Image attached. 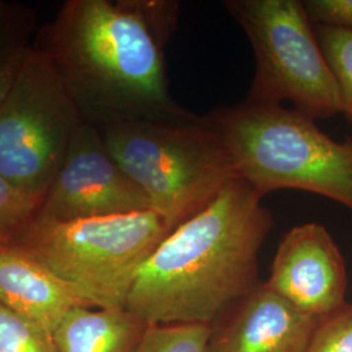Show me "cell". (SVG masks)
<instances>
[{
  "mask_svg": "<svg viewBox=\"0 0 352 352\" xmlns=\"http://www.w3.org/2000/svg\"><path fill=\"white\" fill-rule=\"evenodd\" d=\"M179 4L170 0H67L34 46L62 78L85 123L104 128L180 118L164 47Z\"/></svg>",
  "mask_w": 352,
  "mask_h": 352,
  "instance_id": "1",
  "label": "cell"
},
{
  "mask_svg": "<svg viewBox=\"0 0 352 352\" xmlns=\"http://www.w3.org/2000/svg\"><path fill=\"white\" fill-rule=\"evenodd\" d=\"M273 226L263 196L232 179L153 252L126 309L148 325L213 324L261 283L258 256Z\"/></svg>",
  "mask_w": 352,
  "mask_h": 352,
  "instance_id": "2",
  "label": "cell"
},
{
  "mask_svg": "<svg viewBox=\"0 0 352 352\" xmlns=\"http://www.w3.org/2000/svg\"><path fill=\"white\" fill-rule=\"evenodd\" d=\"M210 118L236 176L263 197L300 189L352 210V140L330 139L315 119L278 103L245 101Z\"/></svg>",
  "mask_w": 352,
  "mask_h": 352,
  "instance_id": "3",
  "label": "cell"
},
{
  "mask_svg": "<svg viewBox=\"0 0 352 352\" xmlns=\"http://www.w3.org/2000/svg\"><path fill=\"white\" fill-rule=\"evenodd\" d=\"M115 161L171 230L199 213L238 177L209 116L188 113L101 128Z\"/></svg>",
  "mask_w": 352,
  "mask_h": 352,
  "instance_id": "4",
  "label": "cell"
},
{
  "mask_svg": "<svg viewBox=\"0 0 352 352\" xmlns=\"http://www.w3.org/2000/svg\"><path fill=\"white\" fill-rule=\"evenodd\" d=\"M170 231L154 210L72 221L37 214L14 243L97 308H126L141 267Z\"/></svg>",
  "mask_w": 352,
  "mask_h": 352,
  "instance_id": "5",
  "label": "cell"
},
{
  "mask_svg": "<svg viewBox=\"0 0 352 352\" xmlns=\"http://www.w3.org/2000/svg\"><path fill=\"white\" fill-rule=\"evenodd\" d=\"M251 42L256 75L247 101L292 102L312 119L342 113L340 89L299 0H228Z\"/></svg>",
  "mask_w": 352,
  "mask_h": 352,
  "instance_id": "6",
  "label": "cell"
},
{
  "mask_svg": "<svg viewBox=\"0 0 352 352\" xmlns=\"http://www.w3.org/2000/svg\"><path fill=\"white\" fill-rule=\"evenodd\" d=\"M82 123L50 59L33 43L0 104V174L43 199Z\"/></svg>",
  "mask_w": 352,
  "mask_h": 352,
  "instance_id": "7",
  "label": "cell"
},
{
  "mask_svg": "<svg viewBox=\"0 0 352 352\" xmlns=\"http://www.w3.org/2000/svg\"><path fill=\"white\" fill-rule=\"evenodd\" d=\"M146 210L151 202L115 161L101 129L82 123L38 214L72 221Z\"/></svg>",
  "mask_w": 352,
  "mask_h": 352,
  "instance_id": "8",
  "label": "cell"
},
{
  "mask_svg": "<svg viewBox=\"0 0 352 352\" xmlns=\"http://www.w3.org/2000/svg\"><path fill=\"white\" fill-rule=\"evenodd\" d=\"M266 285L318 320L343 307L347 269L327 227L315 222L292 227L278 245Z\"/></svg>",
  "mask_w": 352,
  "mask_h": 352,
  "instance_id": "9",
  "label": "cell"
},
{
  "mask_svg": "<svg viewBox=\"0 0 352 352\" xmlns=\"http://www.w3.org/2000/svg\"><path fill=\"white\" fill-rule=\"evenodd\" d=\"M317 322L261 282L210 324L208 352H305Z\"/></svg>",
  "mask_w": 352,
  "mask_h": 352,
  "instance_id": "10",
  "label": "cell"
},
{
  "mask_svg": "<svg viewBox=\"0 0 352 352\" xmlns=\"http://www.w3.org/2000/svg\"><path fill=\"white\" fill-rule=\"evenodd\" d=\"M0 302L49 333L76 308H97L19 244L0 245Z\"/></svg>",
  "mask_w": 352,
  "mask_h": 352,
  "instance_id": "11",
  "label": "cell"
},
{
  "mask_svg": "<svg viewBox=\"0 0 352 352\" xmlns=\"http://www.w3.org/2000/svg\"><path fill=\"white\" fill-rule=\"evenodd\" d=\"M148 327L126 308H76L52 337L58 352H132Z\"/></svg>",
  "mask_w": 352,
  "mask_h": 352,
  "instance_id": "12",
  "label": "cell"
},
{
  "mask_svg": "<svg viewBox=\"0 0 352 352\" xmlns=\"http://www.w3.org/2000/svg\"><path fill=\"white\" fill-rule=\"evenodd\" d=\"M37 32L32 8L0 0V104L12 88Z\"/></svg>",
  "mask_w": 352,
  "mask_h": 352,
  "instance_id": "13",
  "label": "cell"
},
{
  "mask_svg": "<svg viewBox=\"0 0 352 352\" xmlns=\"http://www.w3.org/2000/svg\"><path fill=\"white\" fill-rule=\"evenodd\" d=\"M316 36L340 89L342 113L352 119V30L317 25Z\"/></svg>",
  "mask_w": 352,
  "mask_h": 352,
  "instance_id": "14",
  "label": "cell"
},
{
  "mask_svg": "<svg viewBox=\"0 0 352 352\" xmlns=\"http://www.w3.org/2000/svg\"><path fill=\"white\" fill-rule=\"evenodd\" d=\"M210 325H149L132 352H208Z\"/></svg>",
  "mask_w": 352,
  "mask_h": 352,
  "instance_id": "15",
  "label": "cell"
},
{
  "mask_svg": "<svg viewBox=\"0 0 352 352\" xmlns=\"http://www.w3.org/2000/svg\"><path fill=\"white\" fill-rule=\"evenodd\" d=\"M0 352H58L52 334L0 302Z\"/></svg>",
  "mask_w": 352,
  "mask_h": 352,
  "instance_id": "16",
  "label": "cell"
},
{
  "mask_svg": "<svg viewBox=\"0 0 352 352\" xmlns=\"http://www.w3.org/2000/svg\"><path fill=\"white\" fill-rule=\"evenodd\" d=\"M43 199L26 195L0 174V245L12 244L37 215Z\"/></svg>",
  "mask_w": 352,
  "mask_h": 352,
  "instance_id": "17",
  "label": "cell"
},
{
  "mask_svg": "<svg viewBox=\"0 0 352 352\" xmlns=\"http://www.w3.org/2000/svg\"><path fill=\"white\" fill-rule=\"evenodd\" d=\"M305 352H352V304L318 320Z\"/></svg>",
  "mask_w": 352,
  "mask_h": 352,
  "instance_id": "18",
  "label": "cell"
},
{
  "mask_svg": "<svg viewBox=\"0 0 352 352\" xmlns=\"http://www.w3.org/2000/svg\"><path fill=\"white\" fill-rule=\"evenodd\" d=\"M311 23L352 30V0L302 1Z\"/></svg>",
  "mask_w": 352,
  "mask_h": 352,
  "instance_id": "19",
  "label": "cell"
}]
</instances>
